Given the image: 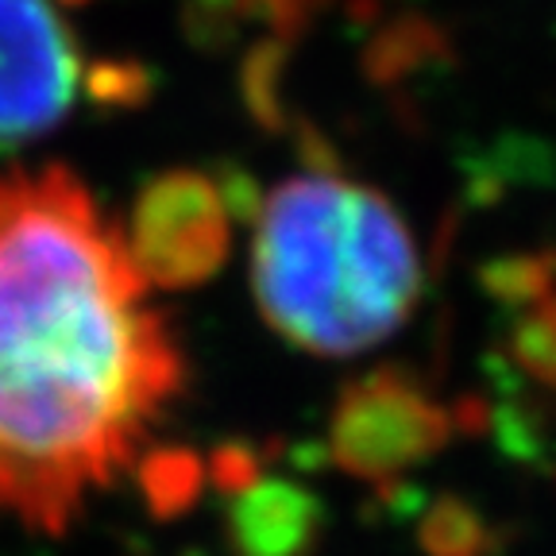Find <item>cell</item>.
Wrapping results in <instances>:
<instances>
[{
  "label": "cell",
  "instance_id": "5",
  "mask_svg": "<svg viewBox=\"0 0 556 556\" xmlns=\"http://www.w3.org/2000/svg\"><path fill=\"white\" fill-rule=\"evenodd\" d=\"M86 70L54 0H0V148L47 136L70 116Z\"/></svg>",
  "mask_w": 556,
  "mask_h": 556
},
{
  "label": "cell",
  "instance_id": "12",
  "mask_svg": "<svg viewBox=\"0 0 556 556\" xmlns=\"http://www.w3.org/2000/svg\"><path fill=\"white\" fill-rule=\"evenodd\" d=\"M263 476V452L248 441H225L208 456V479L220 495H236Z\"/></svg>",
  "mask_w": 556,
  "mask_h": 556
},
{
  "label": "cell",
  "instance_id": "13",
  "mask_svg": "<svg viewBox=\"0 0 556 556\" xmlns=\"http://www.w3.org/2000/svg\"><path fill=\"white\" fill-rule=\"evenodd\" d=\"M86 86L89 93L97 97V101H113V104H131L143 89H148V81H143V74H139L136 66H121V62H101L97 70H89L86 74Z\"/></svg>",
  "mask_w": 556,
  "mask_h": 556
},
{
  "label": "cell",
  "instance_id": "11",
  "mask_svg": "<svg viewBox=\"0 0 556 556\" xmlns=\"http://www.w3.org/2000/svg\"><path fill=\"white\" fill-rule=\"evenodd\" d=\"M498 433V444L503 452H510L514 460L521 464H538L545 468L548 464V426H545V414L530 402H503V406H491V426Z\"/></svg>",
  "mask_w": 556,
  "mask_h": 556
},
{
  "label": "cell",
  "instance_id": "9",
  "mask_svg": "<svg viewBox=\"0 0 556 556\" xmlns=\"http://www.w3.org/2000/svg\"><path fill=\"white\" fill-rule=\"evenodd\" d=\"M506 359L521 379H533L541 391L553 387L556 371V332H553V298L518 309V321L506 332Z\"/></svg>",
  "mask_w": 556,
  "mask_h": 556
},
{
  "label": "cell",
  "instance_id": "10",
  "mask_svg": "<svg viewBox=\"0 0 556 556\" xmlns=\"http://www.w3.org/2000/svg\"><path fill=\"white\" fill-rule=\"evenodd\" d=\"M483 290L506 309H526V305L553 298V255H506V260L486 263L479 270Z\"/></svg>",
  "mask_w": 556,
  "mask_h": 556
},
{
  "label": "cell",
  "instance_id": "4",
  "mask_svg": "<svg viewBox=\"0 0 556 556\" xmlns=\"http://www.w3.org/2000/svg\"><path fill=\"white\" fill-rule=\"evenodd\" d=\"M124 252L155 290H190L217 275L232 248L228 190L201 170L155 174L121 228Z\"/></svg>",
  "mask_w": 556,
  "mask_h": 556
},
{
  "label": "cell",
  "instance_id": "3",
  "mask_svg": "<svg viewBox=\"0 0 556 556\" xmlns=\"http://www.w3.org/2000/svg\"><path fill=\"white\" fill-rule=\"evenodd\" d=\"M452 437V409L426 391V382L402 367H375L340 387L329 452L340 471L382 486L437 456Z\"/></svg>",
  "mask_w": 556,
  "mask_h": 556
},
{
  "label": "cell",
  "instance_id": "2",
  "mask_svg": "<svg viewBox=\"0 0 556 556\" xmlns=\"http://www.w3.org/2000/svg\"><path fill=\"white\" fill-rule=\"evenodd\" d=\"M252 220L255 305L287 344L359 356L409 321L421 255L379 190L317 163L275 186Z\"/></svg>",
  "mask_w": 556,
  "mask_h": 556
},
{
  "label": "cell",
  "instance_id": "1",
  "mask_svg": "<svg viewBox=\"0 0 556 556\" xmlns=\"http://www.w3.org/2000/svg\"><path fill=\"white\" fill-rule=\"evenodd\" d=\"M186 391L121 228L66 170L0 174V506L66 538Z\"/></svg>",
  "mask_w": 556,
  "mask_h": 556
},
{
  "label": "cell",
  "instance_id": "7",
  "mask_svg": "<svg viewBox=\"0 0 556 556\" xmlns=\"http://www.w3.org/2000/svg\"><path fill=\"white\" fill-rule=\"evenodd\" d=\"M136 479L148 510L159 521H174L198 506L201 486H205V464H201V456L193 448L163 444V448H151L139 456Z\"/></svg>",
  "mask_w": 556,
  "mask_h": 556
},
{
  "label": "cell",
  "instance_id": "6",
  "mask_svg": "<svg viewBox=\"0 0 556 556\" xmlns=\"http://www.w3.org/2000/svg\"><path fill=\"white\" fill-rule=\"evenodd\" d=\"M325 533V506L294 479L260 476L228 495L225 538L232 556H313Z\"/></svg>",
  "mask_w": 556,
  "mask_h": 556
},
{
  "label": "cell",
  "instance_id": "8",
  "mask_svg": "<svg viewBox=\"0 0 556 556\" xmlns=\"http://www.w3.org/2000/svg\"><path fill=\"white\" fill-rule=\"evenodd\" d=\"M426 556H495V526L460 495H441L417 526Z\"/></svg>",
  "mask_w": 556,
  "mask_h": 556
}]
</instances>
